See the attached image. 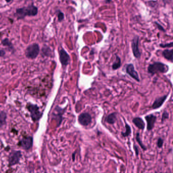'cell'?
Returning <instances> with one entry per match:
<instances>
[{"instance_id":"obj_1","label":"cell","mask_w":173,"mask_h":173,"mask_svg":"<svg viewBox=\"0 0 173 173\" xmlns=\"http://www.w3.org/2000/svg\"><path fill=\"white\" fill-rule=\"evenodd\" d=\"M169 70L168 65L161 62H154L150 64L147 67V71L151 76L154 75L157 73L165 74Z\"/></svg>"},{"instance_id":"obj_2","label":"cell","mask_w":173,"mask_h":173,"mask_svg":"<svg viewBox=\"0 0 173 173\" xmlns=\"http://www.w3.org/2000/svg\"><path fill=\"white\" fill-rule=\"evenodd\" d=\"M37 13L38 8L34 5H30L17 9L15 15L19 19L25 18L26 16H35Z\"/></svg>"},{"instance_id":"obj_3","label":"cell","mask_w":173,"mask_h":173,"mask_svg":"<svg viewBox=\"0 0 173 173\" xmlns=\"http://www.w3.org/2000/svg\"><path fill=\"white\" fill-rule=\"evenodd\" d=\"M40 52V48L37 44H32L25 50V54L27 57L30 59H35L38 56Z\"/></svg>"},{"instance_id":"obj_4","label":"cell","mask_w":173,"mask_h":173,"mask_svg":"<svg viewBox=\"0 0 173 173\" xmlns=\"http://www.w3.org/2000/svg\"><path fill=\"white\" fill-rule=\"evenodd\" d=\"M27 108L31 114L32 119L34 122L38 121L42 117L41 112L39 111V109L37 105L32 104L27 105Z\"/></svg>"},{"instance_id":"obj_5","label":"cell","mask_w":173,"mask_h":173,"mask_svg":"<svg viewBox=\"0 0 173 173\" xmlns=\"http://www.w3.org/2000/svg\"><path fill=\"white\" fill-rule=\"evenodd\" d=\"M139 36H136L133 39L131 43V47L133 56L137 59H140L141 56V52L139 47Z\"/></svg>"},{"instance_id":"obj_6","label":"cell","mask_w":173,"mask_h":173,"mask_svg":"<svg viewBox=\"0 0 173 173\" xmlns=\"http://www.w3.org/2000/svg\"><path fill=\"white\" fill-rule=\"evenodd\" d=\"M78 123L81 126L84 127L88 126L92 123V117L88 112H83L80 114L78 117Z\"/></svg>"},{"instance_id":"obj_7","label":"cell","mask_w":173,"mask_h":173,"mask_svg":"<svg viewBox=\"0 0 173 173\" xmlns=\"http://www.w3.org/2000/svg\"><path fill=\"white\" fill-rule=\"evenodd\" d=\"M125 71H126V74L129 75L131 78H133L138 82L140 81L139 74L135 70V67L133 63H130L126 65Z\"/></svg>"},{"instance_id":"obj_8","label":"cell","mask_w":173,"mask_h":173,"mask_svg":"<svg viewBox=\"0 0 173 173\" xmlns=\"http://www.w3.org/2000/svg\"><path fill=\"white\" fill-rule=\"evenodd\" d=\"M21 157L22 153L20 151H12L9 155V166H14L15 164H18Z\"/></svg>"},{"instance_id":"obj_9","label":"cell","mask_w":173,"mask_h":173,"mask_svg":"<svg viewBox=\"0 0 173 173\" xmlns=\"http://www.w3.org/2000/svg\"><path fill=\"white\" fill-rule=\"evenodd\" d=\"M145 119L147 123V130L150 131L153 129L157 120V117L153 114H150L145 117Z\"/></svg>"},{"instance_id":"obj_10","label":"cell","mask_w":173,"mask_h":173,"mask_svg":"<svg viewBox=\"0 0 173 173\" xmlns=\"http://www.w3.org/2000/svg\"><path fill=\"white\" fill-rule=\"evenodd\" d=\"M60 60L61 65L63 67L67 66L70 61V57L68 53L63 49H61L59 51Z\"/></svg>"},{"instance_id":"obj_11","label":"cell","mask_w":173,"mask_h":173,"mask_svg":"<svg viewBox=\"0 0 173 173\" xmlns=\"http://www.w3.org/2000/svg\"><path fill=\"white\" fill-rule=\"evenodd\" d=\"M32 143L33 139L32 137H27L22 138L19 143V145L24 149L28 150L32 147Z\"/></svg>"},{"instance_id":"obj_12","label":"cell","mask_w":173,"mask_h":173,"mask_svg":"<svg viewBox=\"0 0 173 173\" xmlns=\"http://www.w3.org/2000/svg\"><path fill=\"white\" fill-rule=\"evenodd\" d=\"M65 112V109L61 108L59 107H56L53 114L54 119H56L58 122V127L60 126L63 121V115Z\"/></svg>"},{"instance_id":"obj_13","label":"cell","mask_w":173,"mask_h":173,"mask_svg":"<svg viewBox=\"0 0 173 173\" xmlns=\"http://www.w3.org/2000/svg\"><path fill=\"white\" fill-rule=\"evenodd\" d=\"M169 95H164L161 97L157 98L155 99V101H154L153 104L152 105L151 107L153 109H156L159 108L161 107H162V105L164 104V102L167 99Z\"/></svg>"},{"instance_id":"obj_14","label":"cell","mask_w":173,"mask_h":173,"mask_svg":"<svg viewBox=\"0 0 173 173\" xmlns=\"http://www.w3.org/2000/svg\"><path fill=\"white\" fill-rule=\"evenodd\" d=\"M132 122L133 123V124L135 125V126L137 127L138 129L142 130H144L145 124L143 119L141 117H134L132 120Z\"/></svg>"},{"instance_id":"obj_15","label":"cell","mask_w":173,"mask_h":173,"mask_svg":"<svg viewBox=\"0 0 173 173\" xmlns=\"http://www.w3.org/2000/svg\"><path fill=\"white\" fill-rule=\"evenodd\" d=\"M117 114L116 112H112L107 115L105 118V121L109 124H114L117 120Z\"/></svg>"},{"instance_id":"obj_16","label":"cell","mask_w":173,"mask_h":173,"mask_svg":"<svg viewBox=\"0 0 173 173\" xmlns=\"http://www.w3.org/2000/svg\"><path fill=\"white\" fill-rule=\"evenodd\" d=\"M162 55L165 59L168 60L171 62H173V50L172 49L171 50L165 49L162 51Z\"/></svg>"},{"instance_id":"obj_17","label":"cell","mask_w":173,"mask_h":173,"mask_svg":"<svg viewBox=\"0 0 173 173\" xmlns=\"http://www.w3.org/2000/svg\"><path fill=\"white\" fill-rule=\"evenodd\" d=\"M115 60L114 62L112 65V69L114 70H117L121 66V60L120 58L117 55H115Z\"/></svg>"},{"instance_id":"obj_18","label":"cell","mask_w":173,"mask_h":173,"mask_svg":"<svg viewBox=\"0 0 173 173\" xmlns=\"http://www.w3.org/2000/svg\"><path fill=\"white\" fill-rule=\"evenodd\" d=\"M125 131L124 132H121V135L123 137H128L130 135V134H132V129L131 127L130 126L129 124H128L127 123L125 122Z\"/></svg>"},{"instance_id":"obj_19","label":"cell","mask_w":173,"mask_h":173,"mask_svg":"<svg viewBox=\"0 0 173 173\" xmlns=\"http://www.w3.org/2000/svg\"><path fill=\"white\" fill-rule=\"evenodd\" d=\"M7 115L5 112H0V126H3L6 123Z\"/></svg>"},{"instance_id":"obj_20","label":"cell","mask_w":173,"mask_h":173,"mask_svg":"<svg viewBox=\"0 0 173 173\" xmlns=\"http://www.w3.org/2000/svg\"><path fill=\"white\" fill-rule=\"evenodd\" d=\"M136 139L137 142L138 143V144H139V145L141 146L142 149L143 150H147V148H146V147L145 146L144 144L143 143L142 141L141 140V137H140V133H137V134H136Z\"/></svg>"},{"instance_id":"obj_21","label":"cell","mask_w":173,"mask_h":173,"mask_svg":"<svg viewBox=\"0 0 173 173\" xmlns=\"http://www.w3.org/2000/svg\"><path fill=\"white\" fill-rule=\"evenodd\" d=\"M169 112L167 111L164 110V112L162 113V115H161V123H164V121H166V119H169Z\"/></svg>"},{"instance_id":"obj_22","label":"cell","mask_w":173,"mask_h":173,"mask_svg":"<svg viewBox=\"0 0 173 173\" xmlns=\"http://www.w3.org/2000/svg\"><path fill=\"white\" fill-rule=\"evenodd\" d=\"M2 44H3V45L5 46H6V47H10L11 48V49H12V44H11V43L10 42L8 39H6L5 40H3V41H2Z\"/></svg>"},{"instance_id":"obj_23","label":"cell","mask_w":173,"mask_h":173,"mask_svg":"<svg viewBox=\"0 0 173 173\" xmlns=\"http://www.w3.org/2000/svg\"><path fill=\"white\" fill-rule=\"evenodd\" d=\"M173 43L172 41L171 43L167 44H159V46L161 47V48H172L173 47Z\"/></svg>"},{"instance_id":"obj_24","label":"cell","mask_w":173,"mask_h":173,"mask_svg":"<svg viewBox=\"0 0 173 173\" xmlns=\"http://www.w3.org/2000/svg\"><path fill=\"white\" fill-rule=\"evenodd\" d=\"M164 145V140L161 138H159L157 141V146L158 148H162Z\"/></svg>"},{"instance_id":"obj_25","label":"cell","mask_w":173,"mask_h":173,"mask_svg":"<svg viewBox=\"0 0 173 173\" xmlns=\"http://www.w3.org/2000/svg\"><path fill=\"white\" fill-rule=\"evenodd\" d=\"M58 21L61 22L64 19V14L63 12L60 11L58 15Z\"/></svg>"},{"instance_id":"obj_26","label":"cell","mask_w":173,"mask_h":173,"mask_svg":"<svg viewBox=\"0 0 173 173\" xmlns=\"http://www.w3.org/2000/svg\"><path fill=\"white\" fill-rule=\"evenodd\" d=\"M155 24L156 25V26H157V29H159V31H162L163 32H165L166 31V30L164 29V27H162V25H161L160 24H159L157 22H155Z\"/></svg>"},{"instance_id":"obj_27","label":"cell","mask_w":173,"mask_h":173,"mask_svg":"<svg viewBox=\"0 0 173 173\" xmlns=\"http://www.w3.org/2000/svg\"><path fill=\"white\" fill-rule=\"evenodd\" d=\"M133 149H134V150H135V152L136 156L138 157V156L139 155V149H138V146H137V145H133Z\"/></svg>"},{"instance_id":"obj_28","label":"cell","mask_w":173,"mask_h":173,"mask_svg":"<svg viewBox=\"0 0 173 173\" xmlns=\"http://www.w3.org/2000/svg\"><path fill=\"white\" fill-rule=\"evenodd\" d=\"M172 0H162V2L164 4H169L171 3Z\"/></svg>"},{"instance_id":"obj_29","label":"cell","mask_w":173,"mask_h":173,"mask_svg":"<svg viewBox=\"0 0 173 173\" xmlns=\"http://www.w3.org/2000/svg\"><path fill=\"white\" fill-rule=\"evenodd\" d=\"M5 54V52L3 50H0V57L4 56Z\"/></svg>"},{"instance_id":"obj_30","label":"cell","mask_w":173,"mask_h":173,"mask_svg":"<svg viewBox=\"0 0 173 173\" xmlns=\"http://www.w3.org/2000/svg\"><path fill=\"white\" fill-rule=\"evenodd\" d=\"M75 153H73L72 154V158L73 161H75Z\"/></svg>"},{"instance_id":"obj_31","label":"cell","mask_w":173,"mask_h":173,"mask_svg":"<svg viewBox=\"0 0 173 173\" xmlns=\"http://www.w3.org/2000/svg\"><path fill=\"white\" fill-rule=\"evenodd\" d=\"M11 1H12V0H6V1L7 2H11Z\"/></svg>"}]
</instances>
